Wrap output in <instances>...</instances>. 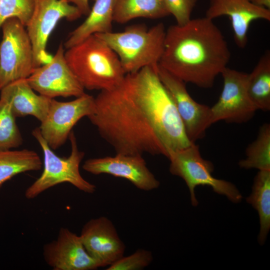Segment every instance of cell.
Segmentation results:
<instances>
[{
	"mask_svg": "<svg viewBox=\"0 0 270 270\" xmlns=\"http://www.w3.org/2000/svg\"><path fill=\"white\" fill-rule=\"evenodd\" d=\"M224 16L230 20L236 44L244 48L252 22L258 20L270 21V10L255 6L250 0H210L206 17L213 20Z\"/></svg>",
	"mask_w": 270,
	"mask_h": 270,
	"instance_id": "cell-16",
	"label": "cell"
},
{
	"mask_svg": "<svg viewBox=\"0 0 270 270\" xmlns=\"http://www.w3.org/2000/svg\"><path fill=\"white\" fill-rule=\"evenodd\" d=\"M76 6L80 10L81 14L88 16L90 12V8L88 0H63Z\"/></svg>",
	"mask_w": 270,
	"mask_h": 270,
	"instance_id": "cell-28",
	"label": "cell"
},
{
	"mask_svg": "<svg viewBox=\"0 0 270 270\" xmlns=\"http://www.w3.org/2000/svg\"><path fill=\"white\" fill-rule=\"evenodd\" d=\"M157 66L128 74L118 86L100 90L88 118L116 154L163 155L192 144Z\"/></svg>",
	"mask_w": 270,
	"mask_h": 270,
	"instance_id": "cell-1",
	"label": "cell"
},
{
	"mask_svg": "<svg viewBox=\"0 0 270 270\" xmlns=\"http://www.w3.org/2000/svg\"><path fill=\"white\" fill-rule=\"evenodd\" d=\"M166 32L164 24L158 23L150 28L138 24L122 32L96 34L116 54L126 74L158 64L164 51Z\"/></svg>",
	"mask_w": 270,
	"mask_h": 270,
	"instance_id": "cell-4",
	"label": "cell"
},
{
	"mask_svg": "<svg viewBox=\"0 0 270 270\" xmlns=\"http://www.w3.org/2000/svg\"><path fill=\"white\" fill-rule=\"evenodd\" d=\"M246 158L238 162L240 168L270 170V124L265 123L260 128L256 138L248 144Z\"/></svg>",
	"mask_w": 270,
	"mask_h": 270,
	"instance_id": "cell-23",
	"label": "cell"
},
{
	"mask_svg": "<svg viewBox=\"0 0 270 270\" xmlns=\"http://www.w3.org/2000/svg\"><path fill=\"white\" fill-rule=\"evenodd\" d=\"M170 14L174 18L176 24L182 26L191 19L192 12L198 0H163Z\"/></svg>",
	"mask_w": 270,
	"mask_h": 270,
	"instance_id": "cell-27",
	"label": "cell"
},
{
	"mask_svg": "<svg viewBox=\"0 0 270 270\" xmlns=\"http://www.w3.org/2000/svg\"><path fill=\"white\" fill-rule=\"evenodd\" d=\"M230 58L221 30L213 20L205 16L166 30L158 64L185 83L209 88L227 67Z\"/></svg>",
	"mask_w": 270,
	"mask_h": 270,
	"instance_id": "cell-2",
	"label": "cell"
},
{
	"mask_svg": "<svg viewBox=\"0 0 270 270\" xmlns=\"http://www.w3.org/2000/svg\"><path fill=\"white\" fill-rule=\"evenodd\" d=\"M221 74L222 92L218 102L210 107L212 124L221 120L234 124L248 122L258 110L248 94V74L226 67Z\"/></svg>",
	"mask_w": 270,
	"mask_h": 270,
	"instance_id": "cell-10",
	"label": "cell"
},
{
	"mask_svg": "<svg viewBox=\"0 0 270 270\" xmlns=\"http://www.w3.org/2000/svg\"><path fill=\"white\" fill-rule=\"evenodd\" d=\"M157 72L174 100L188 138L191 142L196 143L205 136L206 130L212 124L210 107L196 102L188 94L186 83L158 64Z\"/></svg>",
	"mask_w": 270,
	"mask_h": 270,
	"instance_id": "cell-12",
	"label": "cell"
},
{
	"mask_svg": "<svg viewBox=\"0 0 270 270\" xmlns=\"http://www.w3.org/2000/svg\"><path fill=\"white\" fill-rule=\"evenodd\" d=\"M246 202L258 212L260 230L258 240L264 244L270 228V170H260L255 176L252 192Z\"/></svg>",
	"mask_w": 270,
	"mask_h": 270,
	"instance_id": "cell-22",
	"label": "cell"
},
{
	"mask_svg": "<svg viewBox=\"0 0 270 270\" xmlns=\"http://www.w3.org/2000/svg\"><path fill=\"white\" fill-rule=\"evenodd\" d=\"M247 90L257 110H270V52L267 50L260 58L252 71L248 74Z\"/></svg>",
	"mask_w": 270,
	"mask_h": 270,
	"instance_id": "cell-19",
	"label": "cell"
},
{
	"mask_svg": "<svg viewBox=\"0 0 270 270\" xmlns=\"http://www.w3.org/2000/svg\"><path fill=\"white\" fill-rule=\"evenodd\" d=\"M8 103L0 98V152L22 144L23 139Z\"/></svg>",
	"mask_w": 270,
	"mask_h": 270,
	"instance_id": "cell-24",
	"label": "cell"
},
{
	"mask_svg": "<svg viewBox=\"0 0 270 270\" xmlns=\"http://www.w3.org/2000/svg\"><path fill=\"white\" fill-rule=\"evenodd\" d=\"M252 4L259 7L270 10V0H250Z\"/></svg>",
	"mask_w": 270,
	"mask_h": 270,
	"instance_id": "cell-29",
	"label": "cell"
},
{
	"mask_svg": "<svg viewBox=\"0 0 270 270\" xmlns=\"http://www.w3.org/2000/svg\"><path fill=\"white\" fill-rule=\"evenodd\" d=\"M0 92V98L8 103L16 118L31 116L41 122L46 116L51 98L36 94L26 78L11 82Z\"/></svg>",
	"mask_w": 270,
	"mask_h": 270,
	"instance_id": "cell-17",
	"label": "cell"
},
{
	"mask_svg": "<svg viewBox=\"0 0 270 270\" xmlns=\"http://www.w3.org/2000/svg\"><path fill=\"white\" fill-rule=\"evenodd\" d=\"M94 109V97L86 93L69 102L51 99L46 116L40 122V132L52 150L64 144L72 128Z\"/></svg>",
	"mask_w": 270,
	"mask_h": 270,
	"instance_id": "cell-9",
	"label": "cell"
},
{
	"mask_svg": "<svg viewBox=\"0 0 270 270\" xmlns=\"http://www.w3.org/2000/svg\"><path fill=\"white\" fill-rule=\"evenodd\" d=\"M82 16L76 6L63 0H36L32 14L26 26L32 45L34 68L52 58L46 50L47 43L60 20L73 21Z\"/></svg>",
	"mask_w": 270,
	"mask_h": 270,
	"instance_id": "cell-8",
	"label": "cell"
},
{
	"mask_svg": "<svg viewBox=\"0 0 270 270\" xmlns=\"http://www.w3.org/2000/svg\"><path fill=\"white\" fill-rule=\"evenodd\" d=\"M153 260L150 251L139 248L130 255L124 256L108 266L106 270H140L149 266Z\"/></svg>",
	"mask_w": 270,
	"mask_h": 270,
	"instance_id": "cell-26",
	"label": "cell"
},
{
	"mask_svg": "<svg viewBox=\"0 0 270 270\" xmlns=\"http://www.w3.org/2000/svg\"><path fill=\"white\" fill-rule=\"evenodd\" d=\"M64 46L61 43L51 60L36 68L26 80L32 88L50 98L80 96L86 92L64 56Z\"/></svg>",
	"mask_w": 270,
	"mask_h": 270,
	"instance_id": "cell-11",
	"label": "cell"
},
{
	"mask_svg": "<svg viewBox=\"0 0 270 270\" xmlns=\"http://www.w3.org/2000/svg\"><path fill=\"white\" fill-rule=\"evenodd\" d=\"M115 0H95L84 22L73 30L64 43L66 49L96 34L112 32Z\"/></svg>",
	"mask_w": 270,
	"mask_h": 270,
	"instance_id": "cell-18",
	"label": "cell"
},
{
	"mask_svg": "<svg viewBox=\"0 0 270 270\" xmlns=\"http://www.w3.org/2000/svg\"><path fill=\"white\" fill-rule=\"evenodd\" d=\"M38 154L28 149L0 152V188L6 181L25 172L36 171L42 168Z\"/></svg>",
	"mask_w": 270,
	"mask_h": 270,
	"instance_id": "cell-21",
	"label": "cell"
},
{
	"mask_svg": "<svg viewBox=\"0 0 270 270\" xmlns=\"http://www.w3.org/2000/svg\"><path fill=\"white\" fill-rule=\"evenodd\" d=\"M36 0H0V28L3 22L16 18L26 26L32 14Z\"/></svg>",
	"mask_w": 270,
	"mask_h": 270,
	"instance_id": "cell-25",
	"label": "cell"
},
{
	"mask_svg": "<svg viewBox=\"0 0 270 270\" xmlns=\"http://www.w3.org/2000/svg\"><path fill=\"white\" fill-rule=\"evenodd\" d=\"M167 158L170 161V172L186 182L193 206L198 204L194 188L198 186H210L214 192L226 196L232 202H238L242 200V196L234 184L212 176V164L202 158L196 143L184 148L168 152Z\"/></svg>",
	"mask_w": 270,
	"mask_h": 270,
	"instance_id": "cell-6",
	"label": "cell"
},
{
	"mask_svg": "<svg viewBox=\"0 0 270 270\" xmlns=\"http://www.w3.org/2000/svg\"><path fill=\"white\" fill-rule=\"evenodd\" d=\"M80 236L87 252L100 268L108 266L124 256L125 244L112 222L106 216L88 220Z\"/></svg>",
	"mask_w": 270,
	"mask_h": 270,
	"instance_id": "cell-15",
	"label": "cell"
},
{
	"mask_svg": "<svg viewBox=\"0 0 270 270\" xmlns=\"http://www.w3.org/2000/svg\"><path fill=\"white\" fill-rule=\"evenodd\" d=\"M32 135L38 142L44 154L43 170L40 176L26 190L25 197L28 200L36 198L47 190L58 184L67 182L80 190L92 194L96 186L85 180L80 173V166L84 153L79 150L74 132L69 139L71 152L66 158L56 155L42 136L39 128L32 132Z\"/></svg>",
	"mask_w": 270,
	"mask_h": 270,
	"instance_id": "cell-5",
	"label": "cell"
},
{
	"mask_svg": "<svg viewBox=\"0 0 270 270\" xmlns=\"http://www.w3.org/2000/svg\"><path fill=\"white\" fill-rule=\"evenodd\" d=\"M0 43V91L11 82L27 78L34 68L32 43L26 26L16 18L2 24Z\"/></svg>",
	"mask_w": 270,
	"mask_h": 270,
	"instance_id": "cell-7",
	"label": "cell"
},
{
	"mask_svg": "<svg viewBox=\"0 0 270 270\" xmlns=\"http://www.w3.org/2000/svg\"><path fill=\"white\" fill-rule=\"evenodd\" d=\"M169 13L163 0H115L114 22L125 24L133 19H158Z\"/></svg>",
	"mask_w": 270,
	"mask_h": 270,
	"instance_id": "cell-20",
	"label": "cell"
},
{
	"mask_svg": "<svg viewBox=\"0 0 270 270\" xmlns=\"http://www.w3.org/2000/svg\"><path fill=\"white\" fill-rule=\"evenodd\" d=\"M82 168L94 175L108 174L124 178L142 190L150 191L160 185L141 155L116 154L114 156L91 158L84 162Z\"/></svg>",
	"mask_w": 270,
	"mask_h": 270,
	"instance_id": "cell-13",
	"label": "cell"
},
{
	"mask_svg": "<svg viewBox=\"0 0 270 270\" xmlns=\"http://www.w3.org/2000/svg\"><path fill=\"white\" fill-rule=\"evenodd\" d=\"M42 255L54 270H94L100 266L86 250L80 235L61 228L56 238L46 244Z\"/></svg>",
	"mask_w": 270,
	"mask_h": 270,
	"instance_id": "cell-14",
	"label": "cell"
},
{
	"mask_svg": "<svg viewBox=\"0 0 270 270\" xmlns=\"http://www.w3.org/2000/svg\"><path fill=\"white\" fill-rule=\"evenodd\" d=\"M64 56L84 90L112 89L126 75L116 54L96 34L66 49Z\"/></svg>",
	"mask_w": 270,
	"mask_h": 270,
	"instance_id": "cell-3",
	"label": "cell"
}]
</instances>
